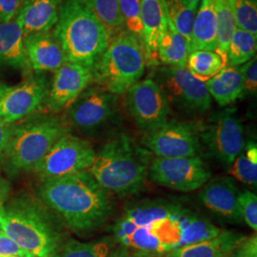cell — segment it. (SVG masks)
<instances>
[{"label": "cell", "mask_w": 257, "mask_h": 257, "mask_svg": "<svg viewBox=\"0 0 257 257\" xmlns=\"http://www.w3.org/2000/svg\"><path fill=\"white\" fill-rule=\"evenodd\" d=\"M41 202L55 211L77 233L97 230L112 211L110 193L89 171L42 180L38 188Z\"/></svg>", "instance_id": "obj_1"}, {"label": "cell", "mask_w": 257, "mask_h": 257, "mask_svg": "<svg viewBox=\"0 0 257 257\" xmlns=\"http://www.w3.org/2000/svg\"><path fill=\"white\" fill-rule=\"evenodd\" d=\"M184 210L160 200L133 205L116 222L114 239L125 248L163 255L179 247Z\"/></svg>", "instance_id": "obj_2"}, {"label": "cell", "mask_w": 257, "mask_h": 257, "mask_svg": "<svg viewBox=\"0 0 257 257\" xmlns=\"http://www.w3.org/2000/svg\"><path fill=\"white\" fill-rule=\"evenodd\" d=\"M151 153L120 134L95 153L88 170L107 192L118 196L138 193L149 175Z\"/></svg>", "instance_id": "obj_3"}, {"label": "cell", "mask_w": 257, "mask_h": 257, "mask_svg": "<svg viewBox=\"0 0 257 257\" xmlns=\"http://www.w3.org/2000/svg\"><path fill=\"white\" fill-rule=\"evenodd\" d=\"M53 35L67 62L93 68L113 33L79 0H63Z\"/></svg>", "instance_id": "obj_4"}, {"label": "cell", "mask_w": 257, "mask_h": 257, "mask_svg": "<svg viewBox=\"0 0 257 257\" xmlns=\"http://www.w3.org/2000/svg\"><path fill=\"white\" fill-rule=\"evenodd\" d=\"M0 222L3 232L33 257H51L58 248V233L46 209L27 194L4 205Z\"/></svg>", "instance_id": "obj_5"}, {"label": "cell", "mask_w": 257, "mask_h": 257, "mask_svg": "<svg viewBox=\"0 0 257 257\" xmlns=\"http://www.w3.org/2000/svg\"><path fill=\"white\" fill-rule=\"evenodd\" d=\"M70 133L69 124L59 117L34 113L14 123L8 146L2 157L7 173L32 171L55 143Z\"/></svg>", "instance_id": "obj_6"}, {"label": "cell", "mask_w": 257, "mask_h": 257, "mask_svg": "<svg viewBox=\"0 0 257 257\" xmlns=\"http://www.w3.org/2000/svg\"><path fill=\"white\" fill-rule=\"evenodd\" d=\"M145 68L146 55L141 39L128 30H121L110 38L93 66V80L110 93L121 94L139 81Z\"/></svg>", "instance_id": "obj_7"}, {"label": "cell", "mask_w": 257, "mask_h": 257, "mask_svg": "<svg viewBox=\"0 0 257 257\" xmlns=\"http://www.w3.org/2000/svg\"><path fill=\"white\" fill-rule=\"evenodd\" d=\"M94 156L95 152L89 141L69 133L55 143L32 171L41 180L74 175L88 171Z\"/></svg>", "instance_id": "obj_8"}, {"label": "cell", "mask_w": 257, "mask_h": 257, "mask_svg": "<svg viewBox=\"0 0 257 257\" xmlns=\"http://www.w3.org/2000/svg\"><path fill=\"white\" fill-rule=\"evenodd\" d=\"M149 175L160 186L192 192L209 182L211 173L200 156L156 157L151 162Z\"/></svg>", "instance_id": "obj_9"}, {"label": "cell", "mask_w": 257, "mask_h": 257, "mask_svg": "<svg viewBox=\"0 0 257 257\" xmlns=\"http://www.w3.org/2000/svg\"><path fill=\"white\" fill-rule=\"evenodd\" d=\"M140 144L156 157H192L198 156L201 143L194 126L176 120L145 132Z\"/></svg>", "instance_id": "obj_10"}, {"label": "cell", "mask_w": 257, "mask_h": 257, "mask_svg": "<svg viewBox=\"0 0 257 257\" xmlns=\"http://www.w3.org/2000/svg\"><path fill=\"white\" fill-rule=\"evenodd\" d=\"M156 83L165 92L169 103L181 110L201 113L211 108V97L205 82L181 67H165L156 74Z\"/></svg>", "instance_id": "obj_11"}, {"label": "cell", "mask_w": 257, "mask_h": 257, "mask_svg": "<svg viewBox=\"0 0 257 257\" xmlns=\"http://www.w3.org/2000/svg\"><path fill=\"white\" fill-rule=\"evenodd\" d=\"M210 154L223 165L230 166L245 148L244 128L234 109L214 114L199 134Z\"/></svg>", "instance_id": "obj_12"}, {"label": "cell", "mask_w": 257, "mask_h": 257, "mask_svg": "<svg viewBox=\"0 0 257 257\" xmlns=\"http://www.w3.org/2000/svg\"><path fill=\"white\" fill-rule=\"evenodd\" d=\"M50 84L39 73L31 74L16 86L3 84L0 92V117L16 123L41 109L49 92Z\"/></svg>", "instance_id": "obj_13"}, {"label": "cell", "mask_w": 257, "mask_h": 257, "mask_svg": "<svg viewBox=\"0 0 257 257\" xmlns=\"http://www.w3.org/2000/svg\"><path fill=\"white\" fill-rule=\"evenodd\" d=\"M126 92L128 111L138 126L145 132L168 121L170 103L156 80L147 78L138 81Z\"/></svg>", "instance_id": "obj_14"}, {"label": "cell", "mask_w": 257, "mask_h": 257, "mask_svg": "<svg viewBox=\"0 0 257 257\" xmlns=\"http://www.w3.org/2000/svg\"><path fill=\"white\" fill-rule=\"evenodd\" d=\"M114 103L115 94L100 86L87 88L67 109V123L85 135L92 134L111 117Z\"/></svg>", "instance_id": "obj_15"}, {"label": "cell", "mask_w": 257, "mask_h": 257, "mask_svg": "<svg viewBox=\"0 0 257 257\" xmlns=\"http://www.w3.org/2000/svg\"><path fill=\"white\" fill-rule=\"evenodd\" d=\"M92 80V68L65 62L55 72L44 106L51 112L67 110Z\"/></svg>", "instance_id": "obj_16"}, {"label": "cell", "mask_w": 257, "mask_h": 257, "mask_svg": "<svg viewBox=\"0 0 257 257\" xmlns=\"http://www.w3.org/2000/svg\"><path fill=\"white\" fill-rule=\"evenodd\" d=\"M207 183L199 195L206 208L230 222L243 220L238 203L240 193L233 180L218 177Z\"/></svg>", "instance_id": "obj_17"}, {"label": "cell", "mask_w": 257, "mask_h": 257, "mask_svg": "<svg viewBox=\"0 0 257 257\" xmlns=\"http://www.w3.org/2000/svg\"><path fill=\"white\" fill-rule=\"evenodd\" d=\"M24 49L30 67L36 73L55 72L67 62L61 47L51 31L24 37Z\"/></svg>", "instance_id": "obj_18"}, {"label": "cell", "mask_w": 257, "mask_h": 257, "mask_svg": "<svg viewBox=\"0 0 257 257\" xmlns=\"http://www.w3.org/2000/svg\"><path fill=\"white\" fill-rule=\"evenodd\" d=\"M165 0H141L140 19L146 65L158 64L157 48L166 27Z\"/></svg>", "instance_id": "obj_19"}, {"label": "cell", "mask_w": 257, "mask_h": 257, "mask_svg": "<svg viewBox=\"0 0 257 257\" xmlns=\"http://www.w3.org/2000/svg\"><path fill=\"white\" fill-rule=\"evenodd\" d=\"M63 0H27L18 16L23 36L50 32L55 27Z\"/></svg>", "instance_id": "obj_20"}, {"label": "cell", "mask_w": 257, "mask_h": 257, "mask_svg": "<svg viewBox=\"0 0 257 257\" xmlns=\"http://www.w3.org/2000/svg\"><path fill=\"white\" fill-rule=\"evenodd\" d=\"M0 67L24 73L32 71L24 49V36L18 19L0 23Z\"/></svg>", "instance_id": "obj_21"}, {"label": "cell", "mask_w": 257, "mask_h": 257, "mask_svg": "<svg viewBox=\"0 0 257 257\" xmlns=\"http://www.w3.org/2000/svg\"><path fill=\"white\" fill-rule=\"evenodd\" d=\"M246 237L234 231L221 230L212 238L175 248L168 254L171 257H223L230 254Z\"/></svg>", "instance_id": "obj_22"}, {"label": "cell", "mask_w": 257, "mask_h": 257, "mask_svg": "<svg viewBox=\"0 0 257 257\" xmlns=\"http://www.w3.org/2000/svg\"><path fill=\"white\" fill-rule=\"evenodd\" d=\"M196 50L215 52L216 11L214 0H201L193 20L190 53Z\"/></svg>", "instance_id": "obj_23"}, {"label": "cell", "mask_w": 257, "mask_h": 257, "mask_svg": "<svg viewBox=\"0 0 257 257\" xmlns=\"http://www.w3.org/2000/svg\"><path fill=\"white\" fill-rule=\"evenodd\" d=\"M211 97L226 107L243 97V78L239 67L225 66L218 74L205 82Z\"/></svg>", "instance_id": "obj_24"}, {"label": "cell", "mask_w": 257, "mask_h": 257, "mask_svg": "<svg viewBox=\"0 0 257 257\" xmlns=\"http://www.w3.org/2000/svg\"><path fill=\"white\" fill-rule=\"evenodd\" d=\"M166 6V4H165ZM166 27L157 48L158 62L172 67L186 68L189 45L176 30L165 8Z\"/></svg>", "instance_id": "obj_25"}, {"label": "cell", "mask_w": 257, "mask_h": 257, "mask_svg": "<svg viewBox=\"0 0 257 257\" xmlns=\"http://www.w3.org/2000/svg\"><path fill=\"white\" fill-rule=\"evenodd\" d=\"M220 231L210 221L185 209L181 216V238L178 248L212 238Z\"/></svg>", "instance_id": "obj_26"}, {"label": "cell", "mask_w": 257, "mask_h": 257, "mask_svg": "<svg viewBox=\"0 0 257 257\" xmlns=\"http://www.w3.org/2000/svg\"><path fill=\"white\" fill-rule=\"evenodd\" d=\"M116 240L104 238L91 242H80L74 239L58 247L51 257H109Z\"/></svg>", "instance_id": "obj_27"}, {"label": "cell", "mask_w": 257, "mask_h": 257, "mask_svg": "<svg viewBox=\"0 0 257 257\" xmlns=\"http://www.w3.org/2000/svg\"><path fill=\"white\" fill-rule=\"evenodd\" d=\"M216 11V50L224 65L227 66V55L230 39L233 36L236 24L228 0H214Z\"/></svg>", "instance_id": "obj_28"}, {"label": "cell", "mask_w": 257, "mask_h": 257, "mask_svg": "<svg viewBox=\"0 0 257 257\" xmlns=\"http://www.w3.org/2000/svg\"><path fill=\"white\" fill-rule=\"evenodd\" d=\"M225 67L220 55L215 52L196 50L191 52L186 63V69L195 78L202 82L208 81Z\"/></svg>", "instance_id": "obj_29"}, {"label": "cell", "mask_w": 257, "mask_h": 257, "mask_svg": "<svg viewBox=\"0 0 257 257\" xmlns=\"http://www.w3.org/2000/svg\"><path fill=\"white\" fill-rule=\"evenodd\" d=\"M257 36L236 27L230 39L227 55V66L239 67L256 55Z\"/></svg>", "instance_id": "obj_30"}, {"label": "cell", "mask_w": 257, "mask_h": 257, "mask_svg": "<svg viewBox=\"0 0 257 257\" xmlns=\"http://www.w3.org/2000/svg\"><path fill=\"white\" fill-rule=\"evenodd\" d=\"M101 20L102 23L112 33L121 31L124 26L120 13L118 0H79Z\"/></svg>", "instance_id": "obj_31"}, {"label": "cell", "mask_w": 257, "mask_h": 257, "mask_svg": "<svg viewBox=\"0 0 257 257\" xmlns=\"http://www.w3.org/2000/svg\"><path fill=\"white\" fill-rule=\"evenodd\" d=\"M165 4L170 19L173 21L176 30L188 42L190 51L193 20L197 11L189 8L181 0H165Z\"/></svg>", "instance_id": "obj_32"}, {"label": "cell", "mask_w": 257, "mask_h": 257, "mask_svg": "<svg viewBox=\"0 0 257 257\" xmlns=\"http://www.w3.org/2000/svg\"><path fill=\"white\" fill-rule=\"evenodd\" d=\"M236 27L257 36L256 0H228Z\"/></svg>", "instance_id": "obj_33"}, {"label": "cell", "mask_w": 257, "mask_h": 257, "mask_svg": "<svg viewBox=\"0 0 257 257\" xmlns=\"http://www.w3.org/2000/svg\"><path fill=\"white\" fill-rule=\"evenodd\" d=\"M118 5L124 26L142 41L143 29L140 19L141 0H118Z\"/></svg>", "instance_id": "obj_34"}, {"label": "cell", "mask_w": 257, "mask_h": 257, "mask_svg": "<svg viewBox=\"0 0 257 257\" xmlns=\"http://www.w3.org/2000/svg\"><path fill=\"white\" fill-rule=\"evenodd\" d=\"M230 166V175L237 178L240 182L250 186H256L257 162L248 159L244 150Z\"/></svg>", "instance_id": "obj_35"}, {"label": "cell", "mask_w": 257, "mask_h": 257, "mask_svg": "<svg viewBox=\"0 0 257 257\" xmlns=\"http://www.w3.org/2000/svg\"><path fill=\"white\" fill-rule=\"evenodd\" d=\"M239 207L242 219L254 231L257 230V197L255 193L249 191L240 193Z\"/></svg>", "instance_id": "obj_36"}, {"label": "cell", "mask_w": 257, "mask_h": 257, "mask_svg": "<svg viewBox=\"0 0 257 257\" xmlns=\"http://www.w3.org/2000/svg\"><path fill=\"white\" fill-rule=\"evenodd\" d=\"M243 78V96L253 95L257 90V60L256 56L248 60L245 64L239 66Z\"/></svg>", "instance_id": "obj_37"}, {"label": "cell", "mask_w": 257, "mask_h": 257, "mask_svg": "<svg viewBox=\"0 0 257 257\" xmlns=\"http://www.w3.org/2000/svg\"><path fill=\"white\" fill-rule=\"evenodd\" d=\"M27 0H0V23L11 22L18 18Z\"/></svg>", "instance_id": "obj_38"}, {"label": "cell", "mask_w": 257, "mask_h": 257, "mask_svg": "<svg viewBox=\"0 0 257 257\" xmlns=\"http://www.w3.org/2000/svg\"><path fill=\"white\" fill-rule=\"evenodd\" d=\"M0 256L33 257L4 232L0 233Z\"/></svg>", "instance_id": "obj_39"}, {"label": "cell", "mask_w": 257, "mask_h": 257, "mask_svg": "<svg viewBox=\"0 0 257 257\" xmlns=\"http://www.w3.org/2000/svg\"><path fill=\"white\" fill-rule=\"evenodd\" d=\"M231 257H257L256 235L244 239L230 253Z\"/></svg>", "instance_id": "obj_40"}, {"label": "cell", "mask_w": 257, "mask_h": 257, "mask_svg": "<svg viewBox=\"0 0 257 257\" xmlns=\"http://www.w3.org/2000/svg\"><path fill=\"white\" fill-rule=\"evenodd\" d=\"M14 123H10L0 117V160L2 159L3 155L8 146L10 138L13 133Z\"/></svg>", "instance_id": "obj_41"}, {"label": "cell", "mask_w": 257, "mask_h": 257, "mask_svg": "<svg viewBox=\"0 0 257 257\" xmlns=\"http://www.w3.org/2000/svg\"><path fill=\"white\" fill-rule=\"evenodd\" d=\"M160 255H153L145 252H140L138 250H134L131 248H118L115 251H112L109 257H157Z\"/></svg>", "instance_id": "obj_42"}, {"label": "cell", "mask_w": 257, "mask_h": 257, "mask_svg": "<svg viewBox=\"0 0 257 257\" xmlns=\"http://www.w3.org/2000/svg\"><path fill=\"white\" fill-rule=\"evenodd\" d=\"M11 193V184L9 181L0 176V205H4V203L7 201Z\"/></svg>", "instance_id": "obj_43"}, {"label": "cell", "mask_w": 257, "mask_h": 257, "mask_svg": "<svg viewBox=\"0 0 257 257\" xmlns=\"http://www.w3.org/2000/svg\"><path fill=\"white\" fill-rule=\"evenodd\" d=\"M186 6H188L191 9L195 10L197 11L198 7H199V3L201 0H181Z\"/></svg>", "instance_id": "obj_44"}, {"label": "cell", "mask_w": 257, "mask_h": 257, "mask_svg": "<svg viewBox=\"0 0 257 257\" xmlns=\"http://www.w3.org/2000/svg\"><path fill=\"white\" fill-rule=\"evenodd\" d=\"M3 210H4V205H0V218H1ZM2 232H3V230H2V226H1V222H0V233H2Z\"/></svg>", "instance_id": "obj_45"}, {"label": "cell", "mask_w": 257, "mask_h": 257, "mask_svg": "<svg viewBox=\"0 0 257 257\" xmlns=\"http://www.w3.org/2000/svg\"><path fill=\"white\" fill-rule=\"evenodd\" d=\"M157 257H171V256H170V255H169V254H168V253H167V254H166L165 256H163V255H160V256H157Z\"/></svg>", "instance_id": "obj_46"}, {"label": "cell", "mask_w": 257, "mask_h": 257, "mask_svg": "<svg viewBox=\"0 0 257 257\" xmlns=\"http://www.w3.org/2000/svg\"><path fill=\"white\" fill-rule=\"evenodd\" d=\"M2 86H3V84H1V83H0V92H1V89H2Z\"/></svg>", "instance_id": "obj_47"}, {"label": "cell", "mask_w": 257, "mask_h": 257, "mask_svg": "<svg viewBox=\"0 0 257 257\" xmlns=\"http://www.w3.org/2000/svg\"><path fill=\"white\" fill-rule=\"evenodd\" d=\"M223 257H231V256H230V254H229V255H225V256H223Z\"/></svg>", "instance_id": "obj_48"}, {"label": "cell", "mask_w": 257, "mask_h": 257, "mask_svg": "<svg viewBox=\"0 0 257 257\" xmlns=\"http://www.w3.org/2000/svg\"><path fill=\"white\" fill-rule=\"evenodd\" d=\"M0 257H18V256H0Z\"/></svg>", "instance_id": "obj_49"}]
</instances>
